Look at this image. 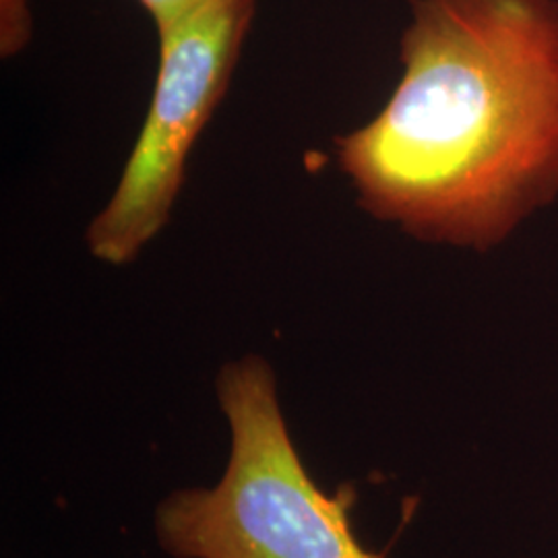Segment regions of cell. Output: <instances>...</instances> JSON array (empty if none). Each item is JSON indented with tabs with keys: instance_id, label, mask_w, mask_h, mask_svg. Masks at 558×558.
<instances>
[{
	"instance_id": "cell-1",
	"label": "cell",
	"mask_w": 558,
	"mask_h": 558,
	"mask_svg": "<svg viewBox=\"0 0 558 558\" xmlns=\"http://www.w3.org/2000/svg\"><path fill=\"white\" fill-rule=\"evenodd\" d=\"M401 62L339 170L377 220L484 251L558 191V0H414Z\"/></svg>"
},
{
	"instance_id": "cell-2",
	"label": "cell",
	"mask_w": 558,
	"mask_h": 558,
	"mask_svg": "<svg viewBox=\"0 0 558 558\" xmlns=\"http://www.w3.org/2000/svg\"><path fill=\"white\" fill-rule=\"evenodd\" d=\"M232 449L209 488H182L160 500L154 534L172 558H385L356 538V490H320L304 468L279 403L269 360L246 354L216 379Z\"/></svg>"
},
{
	"instance_id": "cell-3",
	"label": "cell",
	"mask_w": 558,
	"mask_h": 558,
	"mask_svg": "<svg viewBox=\"0 0 558 558\" xmlns=\"http://www.w3.org/2000/svg\"><path fill=\"white\" fill-rule=\"evenodd\" d=\"M255 15L257 0H199L156 25L154 96L112 197L87 228L94 259L124 267L168 226L186 161L230 87Z\"/></svg>"
},
{
	"instance_id": "cell-4",
	"label": "cell",
	"mask_w": 558,
	"mask_h": 558,
	"mask_svg": "<svg viewBox=\"0 0 558 558\" xmlns=\"http://www.w3.org/2000/svg\"><path fill=\"white\" fill-rule=\"evenodd\" d=\"M34 36L32 0H0V57L15 59Z\"/></svg>"
},
{
	"instance_id": "cell-5",
	"label": "cell",
	"mask_w": 558,
	"mask_h": 558,
	"mask_svg": "<svg viewBox=\"0 0 558 558\" xmlns=\"http://www.w3.org/2000/svg\"><path fill=\"white\" fill-rule=\"evenodd\" d=\"M140 2L141 7L151 15L154 23L160 25L179 17L184 11L195 7L199 0H140Z\"/></svg>"
}]
</instances>
